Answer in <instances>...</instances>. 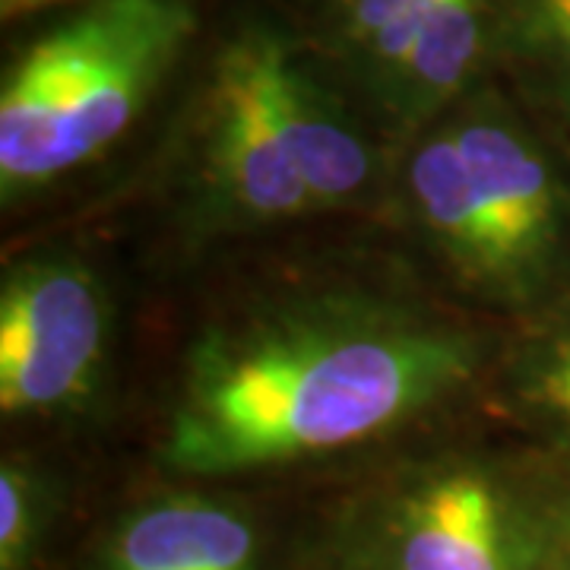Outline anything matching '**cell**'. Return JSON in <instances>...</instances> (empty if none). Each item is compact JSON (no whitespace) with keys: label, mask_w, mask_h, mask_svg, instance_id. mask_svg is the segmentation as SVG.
I'll list each match as a JSON object with an SVG mask.
<instances>
[{"label":"cell","mask_w":570,"mask_h":570,"mask_svg":"<svg viewBox=\"0 0 570 570\" xmlns=\"http://www.w3.org/2000/svg\"><path fill=\"white\" fill-rule=\"evenodd\" d=\"M491 0H438L419 41L374 102L377 121L400 149L441 121L479 80L489 77Z\"/></svg>","instance_id":"cell-9"},{"label":"cell","mask_w":570,"mask_h":570,"mask_svg":"<svg viewBox=\"0 0 570 570\" xmlns=\"http://www.w3.org/2000/svg\"><path fill=\"white\" fill-rule=\"evenodd\" d=\"M111 307L102 279L63 250L7 266L0 283V409L7 419L82 409L102 387Z\"/></svg>","instance_id":"cell-4"},{"label":"cell","mask_w":570,"mask_h":570,"mask_svg":"<svg viewBox=\"0 0 570 570\" xmlns=\"http://www.w3.org/2000/svg\"><path fill=\"white\" fill-rule=\"evenodd\" d=\"M441 121L504 235L530 314L570 276V156L494 77Z\"/></svg>","instance_id":"cell-3"},{"label":"cell","mask_w":570,"mask_h":570,"mask_svg":"<svg viewBox=\"0 0 570 570\" xmlns=\"http://www.w3.org/2000/svg\"><path fill=\"white\" fill-rule=\"evenodd\" d=\"M482 330L444 307L365 285L266 298L187 346L165 460L194 475L352 448L469 390Z\"/></svg>","instance_id":"cell-1"},{"label":"cell","mask_w":570,"mask_h":570,"mask_svg":"<svg viewBox=\"0 0 570 570\" xmlns=\"http://www.w3.org/2000/svg\"><path fill=\"white\" fill-rule=\"evenodd\" d=\"M45 491L20 463L0 469V570H26L39 546Z\"/></svg>","instance_id":"cell-14"},{"label":"cell","mask_w":570,"mask_h":570,"mask_svg":"<svg viewBox=\"0 0 570 570\" xmlns=\"http://www.w3.org/2000/svg\"><path fill=\"white\" fill-rule=\"evenodd\" d=\"M70 3H77V0H0V17L7 22L26 20V17H39V13H58Z\"/></svg>","instance_id":"cell-15"},{"label":"cell","mask_w":570,"mask_h":570,"mask_svg":"<svg viewBox=\"0 0 570 570\" xmlns=\"http://www.w3.org/2000/svg\"><path fill=\"white\" fill-rule=\"evenodd\" d=\"M266 115L317 209L365 200L381 178L377 146L352 115L343 82L295 26L254 13L235 22Z\"/></svg>","instance_id":"cell-6"},{"label":"cell","mask_w":570,"mask_h":570,"mask_svg":"<svg viewBox=\"0 0 570 570\" xmlns=\"http://www.w3.org/2000/svg\"><path fill=\"white\" fill-rule=\"evenodd\" d=\"M254 530L204 498H175L134 513L118 532L115 570H254Z\"/></svg>","instance_id":"cell-12"},{"label":"cell","mask_w":570,"mask_h":570,"mask_svg":"<svg viewBox=\"0 0 570 570\" xmlns=\"http://www.w3.org/2000/svg\"><path fill=\"white\" fill-rule=\"evenodd\" d=\"M564 539H568V549H570V508L564 513Z\"/></svg>","instance_id":"cell-16"},{"label":"cell","mask_w":570,"mask_h":570,"mask_svg":"<svg viewBox=\"0 0 570 570\" xmlns=\"http://www.w3.org/2000/svg\"><path fill=\"white\" fill-rule=\"evenodd\" d=\"M489 77L570 156V0H491Z\"/></svg>","instance_id":"cell-10"},{"label":"cell","mask_w":570,"mask_h":570,"mask_svg":"<svg viewBox=\"0 0 570 570\" xmlns=\"http://www.w3.org/2000/svg\"><path fill=\"white\" fill-rule=\"evenodd\" d=\"M200 36V0H77L17 45L0 80L3 206L102 159Z\"/></svg>","instance_id":"cell-2"},{"label":"cell","mask_w":570,"mask_h":570,"mask_svg":"<svg viewBox=\"0 0 570 570\" xmlns=\"http://www.w3.org/2000/svg\"><path fill=\"white\" fill-rule=\"evenodd\" d=\"M194 89L206 223L250 232L321 213L266 115L235 26L209 45Z\"/></svg>","instance_id":"cell-5"},{"label":"cell","mask_w":570,"mask_h":570,"mask_svg":"<svg viewBox=\"0 0 570 570\" xmlns=\"http://www.w3.org/2000/svg\"><path fill=\"white\" fill-rule=\"evenodd\" d=\"M498 365V393L513 412L570 434V276L523 314Z\"/></svg>","instance_id":"cell-13"},{"label":"cell","mask_w":570,"mask_h":570,"mask_svg":"<svg viewBox=\"0 0 570 570\" xmlns=\"http://www.w3.org/2000/svg\"><path fill=\"white\" fill-rule=\"evenodd\" d=\"M393 570H517L508 491L489 469L450 463L409 485L387 520Z\"/></svg>","instance_id":"cell-8"},{"label":"cell","mask_w":570,"mask_h":570,"mask_svg":"<svg viewBox=\"0 0 570 570\" xmlns=\"http://www.w3.org/2000/svg\"><path fill=\"white\" fill-rule=\"evenodd\" d=\"M434 3L438 0H311L302 32L340 82L352 86L374 108L422 36Z\"/></svg>","instance_id":"cell-11"},{"label":"cell","mask_w":570,"mask_h":570,"mask_svg":"<svg viewBox=\"0 0 570 570\" xmlns=\"http://www.w3.org/2000/svg\"><path fill=\"white\" fill-rule=\"evenodd\" d=\"M400 200L415 238L466 295L517 317L527 314V292L504 235L444 121L403 146Z\"/></svg>","instance_id":"cell-7"}]
</instances>
